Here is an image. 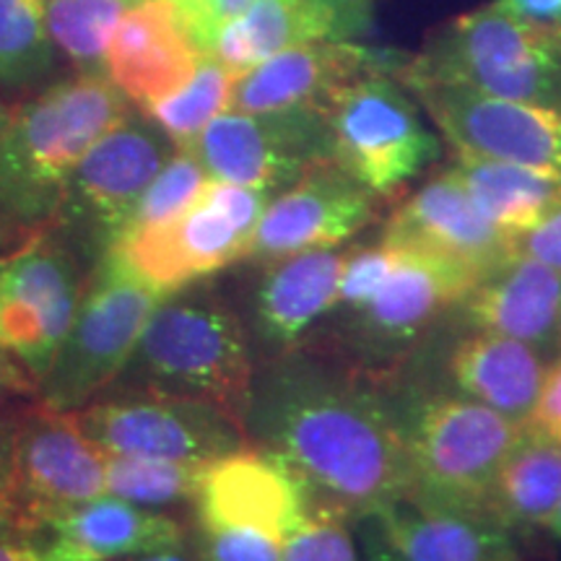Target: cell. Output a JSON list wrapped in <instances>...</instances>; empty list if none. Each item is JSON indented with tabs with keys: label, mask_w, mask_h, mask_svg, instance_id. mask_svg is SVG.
<instances>
[{
	"label": "cell",
	"mask_w": 561,
	"mask_h": 561,
	"mask_svg": "<svg viewBox=\"0 0 561 561\" xmlns=\"http://www.w3.org/2000/svg\"><path fill=\"white\" fill-rule=\"evenodd\" d=\"M198 60L174 0H140L112 32L104 70L133 107L146 112L185 87Z\"/></svg>",
	"instance_id": "cell-22"
},
{
	"label": "cell",
	"mask_w": 561,
	"mask_h": 561,
	"mask_svg": "<svg viewBox=\"0 0 561 561\" xmlns=\"http://www.w3.org/2000/svg\"><path fill=\"white\" fill-rule=\"evenodd\" d=\"M489 5L530 24L561 26V0H491Z\"/></svg>",
	"instance_id": "cell-40"
},
{
	"label": "cell",
	"mask_w": 561,
	"mask_h": 561,
	"mask_svg": "<svg viewBox=\"0 0 561 561\" xmlns=\"http://www.w3.org/2000/svg\"><path fill=\"white\" fill-rule=\"evenodd\" d=\"M0 385H3L5 390L16 392L21 398L37 396V385H34L32 377L26 375V369L21 367L16 359H11L3 348H0Z\"/></svg>",
	"instance_id": "cell-44"
},
{
	"label": "cell",
	"mask_w": 561,
	"mask_h": 561,
	"mask_svg": "<svg viewBox=\"0 0 561 561\" xmlns=\"http://www.w3.org/2000/svg\"><path fill=\"white\" fill-rule=\"evenodd\" d=\"M206 182L208 174L201 167V161L195 159L191 151L178 149L170 157V161L161 167L157 178L151 180L146 193L140 195L138 206L133 208L123 234L159 227V224L174 219V216L182 214V210L198 198V193L206 187Z\"/></svg>",
	"instance_id": "cell-33"
},
{
	"label": "cell",
	"mask_w": 561,
	"mask_h": 561,
	"mask_svg": "<svg viewBox=\"0 0 561 561\" xmlns=\"http://www.w3.org/2000/svg\"><path fill=\"white\" fill-rule=\"evenodd\" d=\"M510 255L528 257L561 273V206L510 237Z\"/></svg>",
	"instance_id": "cell-38"
},
{
	"label": "cell",
	"mask_w": 561,
	"mask_h": 561,
	"mask_svg": "<svg viewBox=\"0 0 561 561\" xmlns=\"http://www.w3.org/2000/svg\"><path fill=\"white\" fill-rule=\"evenodd\" d=\"M559 437H561V434H559Z\"/></svg>",
	"instance_id": "cell-50"
},
{
	"label": "cell",
	"mask_w": 561,
	"mask_h": 561,
	"mask_svg": "<svg viewBox=\"0 0 561 561\" xmlns=\"http://www.w3.org/2000/svg\"><path fill=\"white\" fill-rule=\"evenodd\" d=\"M557 348H559V356H561V318H559V335H557ZM557 356V359H559Z\"/></svg>",
	"instance_id": "cell-49"
},
{
	"label": "cell",
	"mask_w": 561,
	"mask_h": 561,
	"mask_svg": "<svg viewBox=\"0 0 561 561\" xmlns=\"http://www.w3.org/2000/svg\"><path fill=\"white\" fill-rule=\"evenodd\" d=\"M398 252L388 242L364 244V248L346 250L341 271V286L339 299H335L333 310H348V307L362 305L371 294L382 286V280L390 276L396 268ZM331 310V312H333Z\"/></svg>",
	"instance_id": "cell-36"
},
{
	"label": "cell",
	"mask_w": 561,
	"mask_h": 561,
	"mask_svg": "<svg viewBox=\"0 0 561 561\" xmlns=\"http://www.w3.org/2000/svg\"><path fill=\"white\" fill-rule=\"evenodd\" d=\"M55 50L45 0H0V89H37L55 70Z\"/></svg>",
	"instance_id": "cell-29"
},
{
	"label": "cell",
	"mask_w": 561,
	"mask_h": 561,
	"mask_svg": "<svg viewBox=\"0 0 561 561\" xmlns=\"http://www.w3.org/2000/svg\"><path fill=\"white\" fill-rule=\"evenodd\" d=\"M280 561H362L351 520L343 512L314 504L280 543Z\"/></svg>",
	"instance_id": "cell-34"
},
{
	"label": "cell",
	"mask_w": 561,
	"mask_h": 561,
	"mask_svg": "<svg viewBox=\"0 0 561 561\" xmlns=\"http://www.w3.org/2000/svg\"><path fill=\"white\" fill-rule=\"evenodd\" d=\"M312 507L307 483L284 460L248 445L203 466L191 520L261 530L284 541Z\"/></svg>",
	"instance_id": "cell-19"
},
{
	"label": "cell",
	"mask_w": 561,
	"mask_h": 561,
	"mask_svg": "<svg viewBox=\"0 0 561 561\" xmlns=\"http://www.w3.org/2000/svg\"><path fill=\"white\" fill-rule=\"evenodd\" d=\"M377 195L335 161L314 167L273 195L242 263L265 265L310 250H333L375 221Z\"/></svg>",
	"instance_id": "cell-17"
},
{
	"label": "cell",
	"mask_w": 561,
	"mask_h": 561,
	"mask_svg": "<svg viewBox=\"0 0 561 561\" xmlns=\"http://www.w3.org/2000/svg\"><path fill=\"white\" fill-rule=\"evenodd\" d=\"M401 76L561 110V26L530 24L486 5L445 26Z\"/></svg>",
	"instance_id": "cell-6"
},
{
	"label": "cell",
	"mask_w": 561,
	"mask_h": 561,
	"mask_svg": "<svg viewBox=\"0 0 561 561\" xmlns=\"http://www.w3.org/2000/svg\"><path fill=\"white\" fill-rule=\"evenodd\" d=\"M208 180L280 193L301 174L333 161L325 110H227L185 146Z\"/></svg>",
	"instance_id": "cell-13"
},
{
	"label": "cell",
	"mask_w": 561,
	"mask_h": 561,
	"mask_svg": "<svg viewBox=\"0 0 561 561\" xmlns=\"http://www.w3.org/2000/svg\"><path fill=\"white\" fill-rule=\"evenodd\" d=\"M362 561H517L515 533L486 512L401 496L356 517Z\"/></svg>",
	"instance_id": "cell-16"
},
{
	"label": "cell",
	"mask_w": 561,
	"mask_h": 561,
	"mask_svg": "<svg viewBox=\"0 0 561 561\" xmlns=\"http://www.w3.org/2000/svg\"><path fill=\"white\" fill-rule=\"evenodd\" d=\"M187 536L201 561H280V538L261 530L187 525Z\"/></svg>",
	"instance_id": "cell-35"
},
{
	"label": "cell",
	"mask_w": 561,
	"mask_h": 561,
	"mask_svg": "<svg viewBox=\"0 0 561 561\" xmlns=\"http://www.w3.org/2000/svg\"><path fill=\"white\" fill-rule=\"evenodd\" d=\"M343 257L346 252L333 248L257 265L261 273L242 314L257 364L310 343L339 299Z\"/></svg>",
	"instance_id": "cell-20"
},
{
	"label": "cell",
	"mask_w": 561,
	"mask_h": 561,
	"mask_svg": "<svg viewBox=\"0 0 561 561\" xmlns=\"http://www.w3.org/2000/svg\"><path fill=\"white\" fill-rule=\"evenodd\" d=\"M187 525L191 520L178 512L146 510L102 494L47 517L30 533L39 561H117L182 541Z\"/></svg>",
	"instance_id": "cell-23"
},
{
	"label": "cell",
	"mask_w": 561,
	"mask_h": 561,
	"mask_svg": "<svg viewBox=\"0 0 561 561\" xmlns=\"http://www.w3.org/2000/svg\"><path fill=\"white\" fill-rule=\"evenodd\" d=\"M385 388L409 453L411 496L439 507L494 515L496 473L523 426L458 390Z\"/></svg>",
	"instance_id": "cell-4"
},
{
	"label": "cell",
	"mask_w": 561,
	"mask_h": 561,
	"mask_svg": "<svg viewBox=\"0 0 561 561\" xmlns=\"http://www.w3.org/2000/svg\"><path fill=\"white\" fill-rule=\"evenodd\" d=\"M339 24L343 39H354L369 30L371 0H318Z\"/></svg>",
	"instance_id": "cell-41"
},
{
	"label": "cell",
	"mask_w": 561,
	"mask_h": 561,
	"mask_svg": "<svg viewBox=\"0 0 561 561\" xmlns=\"http://www.w3.org/2000/svg\"><path fill=\"white\" fill-rule=\"evenodd\" d=\"M133 110L107 76L81 70L11 110L0 130V252L55 229L76 167Z\"/></svg>",
	"instance_id": "cell-2"
},
{
	"label": "cell",
	"mask_w": 561,
	"mask_h": 561,
	"mask_svg": "<svg viewBox=\"0 0 561 561\" xmlns=\"http://www.w3.org/2000/svg\"><path fill=\"white\" fill-rule=\"evenodd\" d=\"M182 24L201 55L214 50L224 26L248 9L250 0H174Z\"/></svg>",
	"instance_id": "cell-37"
},
{
	"label": "cell",
	"mask_w": 561,
	"mask_h": 561,
	"mask_svg": "<svg viewBox=\"0 0 561 561\" xmlns=\"http://www.w3.org/2000/svg\"><path fill=\"white\" fill-rule=\"evenodd\" d=\"M312 39H343L339 24L318 0H250L216 39L214 50L237 76L286 47Z\"/></svg>",
	"instance_id": "cell-28"
},
{
	"label": "cell",
	"mask_w": 561,
	"mask_h": 561,
	"mask_svg": "<svg viewBox=\"0 0 561 561\" xmlns=\"http://www.w3.org/2000/svg\"><path fill=\"white\" fill-rule=\"evenodd\" d=\"M174 151L170 136L140 110L87 151L68 182L55 231L89 271L110 255L140 195Z\"/></svg>",
	"instance_id": "cell-9"
},
{
	"label": "cell",
	"mask_w": 561,
	"mask_h": 561,
	"mask_svg": "<svg viewBox=\"0 0 561 561\" xmlns=\"http://www.w3.org/2000/svg\"><path fill=\"white\" fill-rule=\"evenodd\" d=\"M70 413L104 455L210 462L250 445L229 411L167 392L107 388Z\"/></svg>",
	"instance_id": "cell-11"
},
{
	"label": "cell",
	"mask_w": 561,
	"mask_h": 561,
	"mask_svg": "<svg viewBox=\"0 0 561 561\" xmlns=\"http://www.w3.org/2000/svg\"><path fill=\"white\" fill-rule=\"evenodd\" d=\"M453 151L561 172V110L401 76Z\"/></svg>",
	"instance_id": "cell-15"
},
{
	"label": "cell",
	"mask_w": 561,
	"mask_h": 561,
	"mask_svg": "<svg viewBox=\"0 0 561 561\" xmlns=\"http://www.w3.org/2000/svg\"><path fill=\"white\" fill-rule=\"evenodd\" d=\"M0 561H39L32 533L13 523L9 515L0 517Z\"/></svg>",
	"instance_id": "cell-43"
},
{
	"label": "cell",
	"mask_w": 561,
	"mask_h": 561,
	"mask_svg": "<svg viewBox=\"0 0 561 561\" xmlns=\"http://www.w3.org/2000/svg\"><path fill=\"white\" fill-rule=\"evenodd\" d=\"M471 331H486L530 343L557 362L561 318V273L528 257L510 255L460 301Z\"/></svg>",
	"instance_id": "cell-24"
},
{
	"label": "cell",
	"mask_w": 561,
	"mask_h": 561,
	"mask_svg": "<svg viewBox=\"0 0 561 561\" xmlns=\"http://www.w3.org/2000/svg\"><path fill=\"white\" fill-rule=\"evenodd\" d=\"M271 198L255 187L208 180L182 214L123 234L110 255L164 297L242 263Z\"/></svg>",
	"instance_id": "cell-7"
},
{
	"label": "cell",
	"mask_w": 561,
	"mask_h": 561,
	"mask_svg": "<svg viewBox=\"0 0 561 561\" xmlns=\"http://www.w3.org/2000/svg\"><path fill=\"white\" fill-rule=\"evenodd\" d=\"M561 500V437L525 424L491 494V512L512 533L549 530Z\"/></svg>",
	"instance_id": "cell-26"
},
{
	"label": "cell",
	"mask_w": 561,
	"mask_h": 561,
	"mask_svg": "<svg viewBox=\"0 0 561 561\" xmlns=\"http://www.w3.org/2000/svg\"><path fill=\"white\" fill-rule=\"evenodd\" d=\"M107 455L73 413L47 409L37 398L21 405L5 515L24 530L104 494Z\"/></svg>",
	"instance_id": "cell-14"
},
{
	"label": "cell",
	"mask_w": 561,
	"mask_h": 561,
	"mask_svg": "<svg viewBox=\"0 0 561 561\" xmlns=\"http://www.w3.org/2000/svg\"><path fill=\"white\" fill-rule=\"evenodd\" d=\"M89 268L58 231L0 255V348L42 382L79 312Z\"/></svg>",
	"instance_id": "cell-12"
},
{
	"label": "cell",
	"mask_w": 561,
	"mask_h": 561,
	"mask_svg": "<svg viewBox=\"0 0 561 561\" xmlns=\"http://www.w3.org/2000/svg\"><path fill=\"white\" fill-rule=\"evenodd\" d=\"M390 244V242H388ZM396 268L382 286L348 310H333L305 348L322 351L375 380H388L442 314L458 307L479 284L473 273L424 252L398 248Z\"/></svg>",
	"instance_id": "cell-5"
},
{
	"label": "cell",
	"mask_w": 561,
	"mask_h": 561,
	"mask_svg": "<svg viewBox=\"0 0 561 561\" xmlns=\"http://www.w3.org/2000/svg\"><path fill=\"white\" fill-rule=\"evenodd\" d=\"M380 240L424 252L476 278L510 257L507 231L496 227L445 170L392 210Z\"/></svg>",
	"instance_id": "cell-21"
},
{
	"label": "cell",
	"mask_w": 561,
	"mask_h": 561,
	"mask_svg": "<svg viewBox=\"0 0 561 561\" xmlns=\"http://www.w3.org/2000/svg\"><path fill=\"white\" fill-rule=\"evenodd\" d=\"M549 533H553V536H557V538H559V541H561V500H559L557 515H553V523H551V528H549Z\"/></svg>",
	"instance_id": "cell-46"
},
{
	"label": "cell",
	"mask_w": 561,
	"mask_h": 561,
	"mask_svg": "<svg viewBox=\"0 0 561 561\" xmlns=\"http://www.w3.org/2000/svg\"><path fill=\"white\" fill-rule=\"evenodd\" d=\"M401 55L351 39H312L286 47L237 76L229 110H325L367 73H401Z\"/></svg>",
	"instance_id": "cell-18"
},
{
	"label": "cell",
	"mask_w": 561,
	"mask_h": 561,
	"mask_svg": "<svg viewBox=\"0 0 561 561\" xmlns=\"http://www.w3.org/2000/svg\"><path fill=\"white\" fill-rule=\"evenodd\" d=\"M9 115H11V110L5 107L3 102H0V130H3V125H5V121H9Z\"/></svg>",
	"instance_id": "cell-48"
},
{
	"label": "cell",
	"mask_w": 561,
	"mask_h": 561,
	"mask_svg": "<svg viewBox=\"0 0 561 561\" xmlns=\"http://www.w3.org/2000/svg\"><path fill=\"white\" fill-rule=\"evenodd\" d=\"M117 561H201V559L193 549L191 536H185L178 543L161 546V549H151V551L133 553V557H125V559H117Z\"/></svg>",
	"instance_id": "cell-45"
},
{
	"label": "cell",
	"mask_w": 561,
	"mask_h": 561,
	"mask_svg": "<svg viewBox=\"0 0 561 561\" xmlns=\"http://www.w3.org/2000/svg\"><path fill=\"white\" fill-rule=\"evenodd\" d=\"M257 356L242 312L206 280L164 294L110 388L193 398L242 421Z\"/></svg>",
	"instance_id": "cell-3"
},
{
	"label": "cell",
	"mask_w": 561,
	"mask_h": 561,
	"mask_svg": "<svg viewBox=\"0 0 561 561\" xmlns=\"http://www.w3.org/2000/svg\"><path fill=\"white\" fill-rule=\"evenodd\" d=\"M517 561H520V559H517Z\"/></svg>",
	"instance_id": "cell-51"
},
{
	"label": "cell",
	"mask_w": 561,
	"mask_h": 561,
	"mask_svg": "<svg viewBox=\"0 0 561 561\" xmlns=\"http://www.w3.org/2000/svg\"><path fill=\"white\" fill-rule=\"evenodd\" d=\"M234 81V70L224 66L216 55H201L191 81L146 110V115L170 136L178 149H185L221 112L229 110Z\"/></svg>",
	"instance_id": "cell-31"
},
{
	"label": "cell",
	"mask_w": 561,
	"mask_h": 561,
	"mask_svg": "<svg viewBox=\"0 0 561 561\" xmlns=\"http://www.w3.org/2000/svg\"><path fill=\"white\" fill-rule=\"evenodd\" d=\"M24 398L0 405V517L9 510L11 476H13V442H16L19 413Z\"/></svg>",
	"instance_id": "cell-39"
},
{
	"label": "cell",
	"mask_w": 561,
	"mask_h": 561,
	"mask_svg": "<svg viewBox=\"0 0 561 561\" xmlns=\"http://www.w3.org/2000/svg\"><path fill=\"white\" fill-rule=\"evenodd\" d=\"M159 299L115 255H104L89 271L73 325L34 398L68 413L94 401L121 377Z\"/></svg>",
	"instance_id": "cell-8"
},
{
	"label": "cell",
	"mask_w": 561,
	"mask_h": 561,
	"mask_svg": "<svg viewBox=\"0 0 561 561\" xmlns=\"http://www.w3.org/2000/svg\"><path fill=\"white\" fill-rule=\"evenodd\" d=\"M206 462H178L136 455H107L104 494L146 510H193L201 471Z\"/></svg>",
	"instance_id": "cell-30"
},
{
	"label": "cell",
	"mask_w": 561,
	"mask_h": 561,
	"mask_svg": "<svg viewBox=\"0 0 561 561\" xmlns=\"http://www.w3.org/2000/svg\"><path fill=\"white\" fill-rule=\"evenodd\" d=\"M496 227L517 234L561 206V172L455 151L445 167Z\"/></svg>",
	"instance_id": "cell-27"
},
{
	"label": "cell",
	"mask_w": 561,
	"mask_h": 561,
	"mask_svg": "<svg viewBox=\"0 0 561 561\" xmlns=\"http://www.w3.org/2000/svg\"><path fill=\"white\" fill-rule=\"evenodd\" d=\"M528 424L543 426L553 434H561V356L551 364L549 377H546L541 401H538V409L533 413Z\"/></svg>",
	"instance_id": "cell-42"
},
{
	"label": "cell",
	"mask_w": 561,
	"mask_h": 561,
	"mask_svg": "<svg viewBox=\"0 0 561 561\" xmlns=\"http://www.w3.org/2000/svg\"><path fill=\"white\" fill-rule=\"evenodd\" d=\"M551 364L530 343L471 331L447 356V375L460 396L525 426L541 401Z\"/></svg>",
	"instance_id": "cell-25"
},
{
	"label": "cell",
	"mask_w": 561,
	"mask_h": 561,
	"mask_svg": "<svg viewBox=\"0 0 561 561\" xmlns=\"http://www.w3.org/2000/svg\"><path fill=\"white\" fill-rule=\"evenodd\" d=\"M140 0H45L53 42L81 73L104 70L107 42L125 13Z\"/></svg>",
	"instance_id": "cell-32"
},
{
	"label": "cell",
	"mask_w": 561,
	"mask_h": 561,
	"mask_svg": "<svg viewBox=\"0 0 561 561\" xmlns=\"http://www.w3.org/2000/svg\"><path fill=\"white\" fill-rule=\"evenodd\" d=\"M333 161L377 198L401 191L442 157L416 96L396 73H367L328 107Z\"/></svg>",
	"instance_id": "cell-10"
},
{
	"label": "cell",
	"mask_w": 561,
	"mask_h": 561,
	"mask_svg": "<svg viewBox=\"0 0 561 561\" xmlns=\"http://www.w3.org/2000/svg\"><path fill=\"white\" fill-rule=\"evenodd\" d=\"M16 398H21V396H16V392H11V390H5L3 385H0V405L9 403V401H16Z\"/></svg>",
	"instance_id": "cell-47"
},
{
	"label": "cell",
	"mask_w": 561,
	"mask_h": 561,
	"mask_svg": "<svg viewBox=\"0 0 561 561\" xmlns=\"http://www.w3.org/2000/svg\"><path fill=\"white\" fill-rule=\"evenodd\" d=\"M242 426L250 445L307 483L314 504L351 523L413 489L385 382L322 351L297 348L257 364Z\"/></svg>",
	"instance_id": "cell-1"
}]
</instances>
